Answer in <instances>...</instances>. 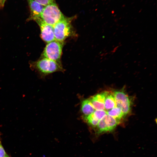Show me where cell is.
I'll return each mask as SVG.
<instances>
[{"instance_id":"30bf717a","label":"cell","mask_w":157,"mask_h":157,"mask_svg":"<svg viewBox=\"0 0 157 157\" xmlns=\"http://www.w3.org/2000/svg\"><path fill=\"white\" fill-rule=\"evenodd\" d=\"M95 110L89 99L83 100L81 102V111L83 117L88 116L93 113Z\"/></svg>"},{"instance_id":"7a4b0ae2","label":"cell","mask_w":157,"mask_h":157,"mask_svg":"<svg viewBox=\"0 0 157 157\" xmlns=\"http://www.w3.org/2000/svg\"><path fill=\"white\" fill-rule=\"evenodd\" d=\"M74 17H65L53 26L54 35L56 40L63 42L68 37L74 33L71 24Z\"/></svg>"},{"instance_id":"6da1fadb","label":"cell","mask_w":157,"mask_h":157,"mask_svg":"<svg viewBox=\"0 0 157 157\" xmlns=\"http://www.w3.org/2000/svg\"><path fill=\"white\" fill-rule=\"evenodd\" d=\"M30 64L32 68L35 69L42 76L58 71H64L60 63L46 58H41Z\"/></svg>"},{"instance_id":"8fae6325","label":"cell","mask_w":157,"mask_h":157,"mask_svg":"<svg viewBox=\"0 0 157 157\" xmlns=\"http://www.w3.org/2000/svg\"><path fill=\"white\" fill-rule=\"evenodd\" d=\"M116 106L115 99L113 94L108 92L105 99V109L108 111Z\"/></svg>"},{"instance_id":"7c38bea8","label":"cell","mask_w":157,"mask_h":157,"mask_svg":"<svg viewBox=\"0 0 157 157\" xmlns=\"http://www.w3.org/2000/svg\"><path fill=\"white\" fill-rule=\"evenodd\" d=\"M106 114L119 121L124 116L121 110L116 106L106 111Z\"/></svg>"},{"instance_id":"8992f818","label":"cell","mask_w":157,"mask_h":157,"mask_svg":"<svg viewBox=\"0 0 157 157\" xmlns=\"http://www.w3.org/2000/svg\"><path fill=\"white\" fill-rule=\"evenodd\" d=\"M114 97L116 106L119 108L124 116L127 115L131 109V102L128 95L122 91H115Z\"/></svg>"},{"instance_id":"2e32d148","label":"cell","mask_w":157,"mask_h":157,"mask_svg":"<svg viewBox=\"0 0 157 157\" xmlns=\"http://www.w3.org/2000/svg\"><path fill=\"white\" fill-rule=\"evenodd\" d=\"M6 0H0V8H2L4 6Z\"/></svg>"},{"instance_id":"277c9868","label":"cell","mask_w":157,"mask_h":157,"mask_svg":"<svg viewBox=\"0 0 157 157\" xmlns=\"http://www.w3.org/2000/svg\"><path fill=\"white\" fill-rule=\"evenodd\" d=\"M63 42L54 40L47 43L42 54L41 58H46L60 62Z\"/></svg>"},{"instance_id":"9c48e42d","label":"cell","mask_w":157,"mask_h":157,"mask_svg":"<svg viewBox=\"0 0 157 157\" xmlns=\"http://www.w3.org/2000/svg\"><path fill=\"white\" fill-rule=\"evenodd\" d=\"M108 92L107 91L103 92L89 99L95 110H104V101Z\"/></svg>"},{"instance_id":"5b68a950","label":"cell","mask_w":157,"mask_h":157,"mask_svg":"<svg viewBox=\"0 0 157 157\" xmlns=\"http://www.w3.org/2000/svg\"><path fill=\"white\" fill-rule=\"evenodd\" d=\"M120 121L107 114L99 122L95 128V134L97 137L105 133L112 131Z\"/></svg>"},{"instance_id":"52a82bcc","label":"cell","mask_w":157,"mask_h":157,"mask_svg":"<svg viewBox=\"0 0 157 157\" xmlns=\"http://www.w3.org/2000/svg\"><path fill=\"white\" fill-rule=\"evenodd\" d=\"M39 26L41 30V36L42 40L48 43L55 40L53 26L44 22L40 18L34 20Z\"/></svg>"},{"instance_id":"ba28073f","label":"cell","mask_w":157,"mask_h":157,"mask_svg":"<svg viewBox=\"0 0 157 157\" xmlns=\"http://www.w3.org/2000/svg\"><path fill=\"white\" fill-rule=\"evenodd\" d=\"M30 10V15L27 19L28 21L33 20L40 16L44 7L41 4L33 0H27Z\"/></svg>"},{"instance_id":"e0dca14e","label":"cell","mask_w":157,"mask_h":157,"mask_svg":"<svg viewBox=\"0 0 157 157\" xmlns=\"http://www.w3.org/2000/svg\"><path fill=\"white\" fill-rule=\"evenodd\" d=\"M5 157H11L10 156L7 154Z\"/></svg>"},{"instance_id":"4fadbf2b","label":"cell","mask_w":157,"mask_h":157,"mask_svg":"<svg viewBox=\"0 0 157 157\" xmlns=\"http://www.w3.org/2000/svg\"><path fill=\"white\" fill-rule=\"evenodd\" d=\"M92 114L100 121L107 114L106 111L105 110H95Z\"/></svg>"},{"instance_id":"9a60e30c","label":"cell","mask_w":157,"mask_h":157,"mask_svg":"<svg viewBox=\"0 0 157 157\" xmlns=\"http://www.w3.org/2000/svg\"><path fill=\"white\" fill-rule=\"evenodd\" d=\"M1 136V134L0 133V157H5L7 154L2 146Z\"/></svg>"},{"instance_id":"3957f363","label":"cell","mask_w":157,"mask_h":157,"mask_svg":"<svg viewBox=\"0 0 157 157\" xmlns=\"http://www.w3.org/2000/svg\"><path fill=\"white\" fill-rule=\"evenodd\" d=\"M65 17L55 2L44 6L40 17L44 22L53 26Z\"/></svg>"},{"instance_id":"ac0fdd59","label":"cell","mask_w":157,"mask_h":157,"mask_svg":"<svg viewBox=\"0 0 157 157\" xmlns=\"http://www.w3.org/2000/svg\"></svg>"},{"instance_id":"5bb4252c","label":"cell","mask_w":157,"mask_h":157,"mask_svg":"<svg viewBox=\"0 0 157 157\" xmlns=\"http://www.w3.org/2000/svg\"><path fill=\"white\" fill-rule=\"evenodd\" d=\"M42 5L45 6L55 2V0H33Z\"/></svg>"}]
</instances>
